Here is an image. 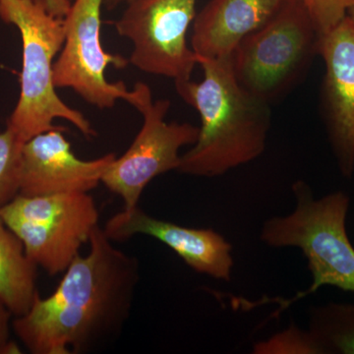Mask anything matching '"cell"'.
<instances>
[{"mask_svg": "<svg viewBox=\"0 0 354 354\" xmlns=\"http://www.w3.org/2000/svg\"><path fill=\"white\" fill-rule=\"evenodd\" d=\"M97 227L50 297L37 298L12 327L32 354H87L118 339L131 315L140 263Z\"/></svg>", "mask_w": 354, "mask_h": 354, "instance_id": "1", "label": "cell"}, {"mask_svg": "<svg viewBox=\"0 0 354 354\" xmlns=\"http://www.w3.org/2000/svg\"><path fill=\"white\" fill-rule=\"evenodd\" d=\"M200 82H174L177 94L201 118L197 141L180 157L177 171L216 177L262 155L271 127L270 104L235 78L230 58H200Z\"/></svg>", "mask_w": 354, "mask_h": 354, "instance_id": "2", "label": "cell"}, {"mask_svg": "<svg viewBox=\"0 0 354 354\" xmlns=\"http://www.w3.org/2000/svg\"><path fill=\"white\" fill-rule=\"evenodd\" d=\"M0 19L15 26L22 39L19 100L6 127L26 142L57 127L53 121L60 118L84 136H95L90 121L60 99L53 82V65L64 44V19L53 16L44 0H0Z\"/></svg>", "mask_w": 354, "mask_h": 354, "instance_id": "3", "label": "cell"}, {"mask_svg": "<svg viewBox=\"0 0 354 354\" xmlns=\"http://www.w3.org/2000/svg\"><path fill=\"white\" fill-rule=\"evenodd\" d=\"M297 207L290 215L265 223L261 241L272 248L295 247L308 262L312 285L290 302L308 297L325 286L354 292V247L346 232L349 197L342 191L314 199L309 186L292 187Z\"/></svg>", "mask_w": 354, "mask_h": 354, "instance_id": "4", "label": "cell"}, {"mask_svg": "<svg viewBox=\"0 0 354 354\" xmlns=\"http://www.w3.org/2000/svg\"><path fill=\"white\" fill-rule=\"evenodd\" d=\"M320 34L301 0H286L232 53L235 78L251 94L271 104L295 87L319 55Z\"/></svg>", "mask_w": 354, "mask_h": 354, "instance_id": "5", "label": "cell"}, {"mask_svg": "<svg viewBox=\"0 0 354 354\" xmlns=\"http://www.w3.org/2000/svg\"><path fill=\"white\" fill-rule=\"evenodd\" d=\"M88 193L17 195L0 209V220L19 237L26 254L50 276L64 274L99 227Z\"/></svg>", "mask_w": 354, "mask_h": 354, "instance_id": "6", "label": "cell"}, {"mask_svg": "<svg viewBox=\"0 0 354 354\" xmlns=\"http://www.w3.org/2000/svg\"><path fill=\"white\" fill-rule=\"evenodd\" d=\"M129 104L143 116V125L129 149L114 158L102 178V183L124 203V208L138 206L149 183L160 174L177 171L180 165L179 150L194 145L199 127L190 123L167 122L171 102H153L152 91L144 83L132 90Z\"/></svg>", "mask_w": 354, "mask_h": 354, "instance_id": "7", "label": "cell"}, {"mask_svg": "<svg viewBox=\"0 0 354 354\" xmlns=\"http://www.w3.org/2000/svg\"><path fill=\"white\" fill-rule=\"evenodd\" d=\"M197 0H131L114 23L116 32L131 41L129 62L141 71L190 80L196 53L187 34L196 17Z\"/></svg>", "mask_w": 354, "mask_h": 354, "instance_id": "8", "label": "cell"}, {"mask_svg": "<svg viewBox=\"0 0 354 354\" xmlns=\"http://www.w3.org/2000/svg\"><path fill=\"white\" fill-rule=\"evenodd\" d=\"M104 0H73L64 18V46L53 65V82L71 88L91 106L111 109L118 100L130 102L132 91L123 82L111 83L106 68H124L129 59L104 50L102 44Z\"/></svg>", "mask_w": 354, "mask_h": 354, "instance_id": "9", "label": "cell"}, {"mask_svg": "<svg viewBox=\"0 0 354 354\" xmlns=\"http://www.w3.org/2000/svg\"><path fill=\"white\" fill-rule=\"evenodd\" d=\"M57 127L25 142L22 153L20 194L24 196L88 193L95 189L116 158L109 153L99 158H77Z\"/></svg>", "mask_w": 354, "mask_h": 354, "instance_id": "10", "label": "cell"}, {"mask_svg": "<svg viewBox=\"0 0 354 354\" xmlns=\"http://www.w3.org/2000/svg\"><path fill=\"white\" fill-rule=\"evenodd\" d=\"M104 232L113 242L127 241L136 235L153 237L171 248L195 272L223 281L232 278V247L215 230L181 227L153 218L136 206L124 208L109 218Z\"/></svg>", "mask_w": 354, "mask_h": 354, "instance_id": "11", "label": "cell"}, {"mask_svg": "<svg viewBox=\"0 0 354 354\" xmlns=\"http://www.w3.org/2000/svg\"><path fill=\"white\" fill-rule=\"evenodd\" d=\"M326 65L323 109L333 150L344 176L354 171V25L346 16L320 37Z\"/></svg>", "mask_w": 354, "mask_h": 354, "instance_id": "12", "label": "cell"}, {"mask_svg": "<svg viewBox=\"0 0 354 354\" xmlns=\"http://www.w3.org/2000/svg\"><path fill=\"white\" fill-rule=\"evenodd\" d=\"M286 0H209L193 22L191 48L200 58H230L239 43L264 26Z\"/></svg>", "mask_w": 354, "mask_h": 354, "instance_id": "13", "label": "cell"}, {"mask_svg": "<svg viewBox=\"0 0 354 354\" xmlns=\"http://www.w3.org/2000/svg\"><path fill=\"white\" fill-rule=\"evenodd\" d=\"M37 269L19 237L0 220V300L14 316L27 313L39 297Z\"/></svg>", "mask_w": 354, "mask_h": 354, "instance_id": "14", "label": "cell"}, {"mask_svg": "<svg viewBox=\"0 0 354 354\" xmlns=\"http://www.w3.org/2000/svg\"><path fill=\"white\" fill-rule=\"evenodd\" d=\"M310 332L323 353L354 354V305L329 304L314 310Z\"/></svg>", "mask_w": 354, "mask_h": 354, "instance_id": "15", "label": "cell"}, {"mask_svg": "<svg viewBox=\"0 0 354 354\" xmlns=\"http://www.w3.org/2000/svg\"><path fill=\"white\" fill-rule=\"evenodd\" d=\"M24 144L10 127L0 132V209L20 194Z\"/></svg>", "mask_w": 354, "mask_h": 354, "instance_id": "16", "label": "cell"}, {"mask_svg": "<svg viewBox=\"0 0 354 354\" xmlns=\"http://www.w3.org/2000/svg\"><path fill=\"white\" fill-rule=\"evenodd\" d=\"M255 353H323L312 333L291 327L254 346Z\"/></svg>", "mask_w": 354, "mask_h": 354, "instance_id": "17", "label": "cell"}, {"mask_svg": "<svg viewBox=\"0 0 354 354\" xmlns=\"http://www.w3.org/2000/svg\"><path fill=\"white\" fill-rule=\"evenodd\" d=\"M320 36L334 29L348 16L354 0H301Z\"/></svg>", "mask_w": 354, "mask_h": 354, "instance_id": "18", "label": "cell"}, {"mask_svg": "<svg viewBox=\"0 0 354 354\" xmlns=\"http://www.w3.org/2000/svg\"><path fill=\"white\" fill-rule=\"evenodd\" d=\"M10 310L0 300V354H19L21 348L11 339Z\"/></svg>", "mask_w": 354, "mask_h": 354, "instance_id": "19", "label": "cell"}, {"mask_svg": "<svg viewBox=\"0 0 354 354\" xmlns=\"http://www.w3.org/2000/svg\"><path fill=\"white\" fill-rule=\"evenodd\" d=\"M44 1H46L48 10L53 16L64 19L66 14L68 13L73 0H44Z\"/></svg>", "mask_w": 354, "mask_h": 354, "instance_id": "20", "label": "cell"}, {"mask_svg": "<svg viewBox=\"0 0 354 354\" xmlns=\"http://www.w3.org/2000/svg\"><path fill=\"white\" fill-rule=\"evenodd\" d=\"M131 0H104V6L109 11H113L116 7L122 6V4H128Z\"/></svg>", "mask_w": 354, "mask_h": 354, "instance_id": "21", "label": "cell"}, {"mask_svg": "<svg viewBox=\"0 0 354 354\" xmlns=\"http://www.w3.org/2000/svg\"><path fill=\"white\" fill-rule=\"evenodd\" d=\"M348 16L351 18V22H353L354 25V6L349 9Z\"/></svg>", "mask_w": 354, "mask_h": 354, "instance_id": "22", "label": "cell"}]
</instances>
